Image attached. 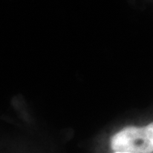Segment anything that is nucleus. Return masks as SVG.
<instances>
[{"mask_svg":"<svg viewBox=\"0 0 153 153\" xmlns=\"http://www.w3.org/2000/svg\"><path fill=\"white\" fill-rule=\"evenodd\" d=\"M114 152L153 153V122L144 126H128L111 138Z\"/></svg>","mask_w":153,"mask_h":153,"instance_id":"obj_1","label":"nucleus"},{"mask_svg":"<svg viewBox=\"0 0 153 153\" xmlns=\"http://www.w3.org/2000/svg\"><path fill=\"white\" fill-rule=\"evenodd\" d=\"M115 153H133V152H115Z\"/></svg>","mask_w":153,"mask_h":153,"instance_id":"obj_2","label":"nucleus"}]
</instances>
